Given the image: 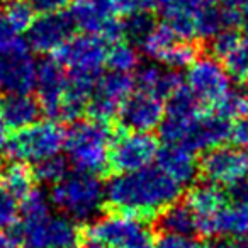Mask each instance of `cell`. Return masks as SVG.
I'll return each mask as SVG.
<instances>
[{
    "label": "cell",
    "mask_w": 248,
    "mask_h": 248,
    "mask_svg": "<svg viewBox=\"0 0 248 248\" xmlns=\"http://www.w3.org/2000/svg\"><path fill=\"white\" fill-rule=\"evenodd\" d=\"M109 45L110 43L100 36L83 32L72 36L55 55L66 68L70 78L95 85L97 78L104 73V66L107 65Z\"/></svg>",
    "instance_id": "4"
},
{
    "label": "cell",
    "mask_w": 248,
    "mask_h": 248,
    "mask_svg": "<svg viewBox=\"0 0 248 248\" xmlns=\"http://www.w3.org/2000/svg\"><path fill=\"white\" fill-rule=\"evenodd\" d=\"M65 140L66 131L58 121H36L11 136L5 153L16 162L36 165L43 160L60 155L65 148Z\"/></svg>",
    "instance_id": "5"
},
{
    "label": "cell",
    "mask_w": 248,
    "mask_h": 248,
    "mask_svg": "<svg viewBox=\"0 0 248 248\" xmlns=\"http://www.w3.org/2000/svg\"><path fill=\"white\" fill-rule=\"evenodd\" d=\"M207 236L219 234L233 240H248V202L228 201L209 221L206 228Z\"/></svg>",
    "instance_id": "17"
},
{
    "label": "cell",
    "mask_w": 248,
    "mask_h": 248,
    "mask_svg": "<svg viewBox=\"0 0 248 248\" xmlns=\"http://www.w3.org/2000/svg\"><path fill=\"white\" fill-rule=\"evenodd\" d=\"M199 58V48L192 39H177V43L169 49L162 63L170 70H184L189 68L196 60Z\"/></svg>",
    "instance_id": "27"
},
{
    "label": "cell",
    "mask_w": 248,
    "mask_h": 248,
    "mask_svg": "<svg viewBox=\"0 0 248 248\" xmlns=\"http://www.w3.org/2000/svg\"><path fill=\"white\" fill-rule=\"evenodd\" d=\"M186 202L194 209L197 221H199V233L204 234L209 221L228 202V194L216 184L207 182L202 186L192 187Z\"/></svg>",
    "instance_id": "20"
},
{
    "label": "cell",
    "mask_w": 248,
    "mask_h": 248,
    "mask_svg": "<svg viewBox=\"0 0 248 248\" xmlns=\"http://www.w3.org/2000/svg\"><path fill=\"white\" fill-rule=\"evenodd\" d=\"M87 236L114 248H155L156 245L155 233L148 221L117 211L90 223Z\"/></svg>",
    "instance_id": "7"
},
{
    "label": "cell",
    "mask_w": 248,
    "mask_h": 248,
    "mask_svg": "<svg viewBox=\"0 0 248 248\" xmlns=\"http://www.w3.org/2000/svg\"><path fill=\"white\" fill-rule=\"evenodd\" d=\"M240 32H238L236 28H226L216 34L213 39H211V51H213V56H216L219 62H223L226 58L228 53L233 49V46L238 43L240 39Z\"/></svg>",
    "instance_id": "34"
},
{
    "label": "cell",
    "mask_w": 248,
    "mask_h": 248,
    "mask_svg": "<svg viewBox=\"0 0 248 248\" xmlns=\"http://www.w3.org/2000/svg\"><path fill=\"white\" fill-rule=\"evenodd\" d=\"M186 85L202 106H214L231 90V75L216 56H199L187 68Z\"/></svg>",
    "instance_id": "11"
},
{
    "label": "cell",
    "mask_w": 248,
    "mask_h": 248,
    "mask_svg": "<svg viewBox=\"0 0 248 248\" xmlns=\"http://www.w3.org/2000/svg\"><path fill=\"white\" fill-rule=\"evenodd\" d=\"M77 29L114 43L123 38V21L117 19L110 0H77L68 9Z\"/></svg>",
    "instance_id": "12"
},
{
    "label": "cell",
    "mask_w": 248,
    "mask_h": 248,
    "mask_svg": "<svg viewBox=\"0 0 248 248\" xmlns=\"http://www.w3.org/2000/svg\"><path fill=\"white\" fill-rule=\"evenodd\" d=\"M0 179L4 180L5 187L12 192V196L16 199H24L32 189H34V170H31L28 167V163L24 162H16L5 167L0 172Z\"/></svg>",
    "instance_id": "23"
},
{
    "label": "cell",
    "mask_w": 248,
    "mask_h": 248,
    "mask_svg": "<svg viewBox=\"0 0 248 248\" xmlns=\"http://www.w3.org/2000/svg\"><path fill=\"white\" fill-rule=\"evenodd\" d=\"M17 236L24 248H82L75 221L49 213L21 216Z\"/></svg>",
    "instance_id": "6"
},
{
    "label": "cell",
    "mask_w": 248,
    "mask_h": 248,
    "mask_svg": "<svg viewBox=\"0 0 248 248\" xmlns=\"http://www.w3.org/2000/svg\"><path fill=\"white\" fill-rule=\"evenodd\" d=\"M156 26H158V22H156L155 16L152 14V11H140L124 17L123 36H126L129 43L140 48Z\"/></svg>",
    "instance_id": "24"
},
{
    "label": "cell",
    "mask_w": 248,
    "mask_h": 248,
    "mask_svg": "<svg viewBox=\"0 0 248 248\" xmlns=\"http://www.w3.org/2000/svg\"><path fill=\"white\" fill-rule=\"evenodd\" d=\"M17 217H19L17 199L5 187L4 180L0 179V230L16 224L17 223Z\"/></svg>",
    "instance_id": "32"
},
{
    "label": "cell",
    "mask_w": 248,
    "mask_h": 248,
    "mask_svg": "<svg viewBox=\"0 0 248 248\" xmlns=\"http://www.w3.org/2000/svg\"><path fill=\"white\" fill-rule=\"evenodd\" d=\"M184 85L186 82H184L182 75L177 73V70H162L153 63L138 66L135 77V87L156 93L165 100Z\"/></svg>",
    "instance_id": "21"
},
{
    "label": "cell",
    "mask_w": 248,
    "mask_h": 248,
    "mask_svg": "<svg viewBox=\"0 0 248 248\" xmlns=\"http://www.w3.org/2000/svg\"><path fill=\"white\" fill-rule=\"evenodd\" d=\"M223 65L230 72L231 77L236 78H247L248 77V34H241L238 43L233 46L226 58L223 60Z\"/></svg>",
    "instance_id": "30"
},
{
    "label": "cell",
    "mask_w": 248,
    "mask_h": 248,
    "mask_svg": "<svg viewBox=\"0 0 248 248\" xmlns=\"http://www.w3.org/2000/svg\"><path fill=\"white\" fill-rule=\"evenodd\" d=\"M177 39H180V38L173 32V29L170 28L167 22H163V24H158L153 29V32L143 41L140 49H141L148 58L160 63L163 60V56L169 53V49L177 43Z\"/></svg>",
    "instance_id": "25"
},
{
    "label": "cell",
    "mask_w": 248,
    "mask_h": 248,
    "mask_svg": "<svg viewBox=\"0 0 248 248\" xmlns=\"http://www.w3.org/2000/svg\"><path fill=\"white\" fill-rule=\"evenodd\" d=\"M199 172L211 184L231 187L245 180L248 172V155L233 146H214L207 150L199 163Z\"/></svg>",
    "instance_id": "13"
},
{
    "label": "cell",
    "mask_w": 248,
    "mask_h": 248,
    "mask_svg": "<svg viewBox=\"0 0 248 248\" xmlns=\"http://www.w3.org/2000/svg\"><path fill=\"white\" fill-rule=\"evenodd\" d=\"M114 133L109 123L99 119H77L66 131V158L75 170L90 173H104L109 167L110 145Z\"/></svg>",
    "instance_id": "2"
},
{
    "label": "cell",
    "mask_w": 248,
    "mask_h": 248,
    "mask_svg": "<svg viewBox=\"0 0 248 248\" xmlns=\"http://www.w3.org/2000/svg\"><path fill=\"white\" fill-rule=\"evenodd\" d=\"M0 248H24V245L19 240L17 234L0 231Z\"/></svg>",
    "instance_id": "41"
},
{
    "label": "cell",
    "mask_w": 248,
    "mask_h": 248,
    "mask_svg": "<svg viewBox=\"0 0 248 248\" xmlns=\"http://www.w3.org/2000/svg\"><path fill=\"white\" fill-rule=\"evenodd\" d=\"M110 2H112V7L117 12V16H124V17L140 11H152V9H155L152 0H110Z\"/></svg>",
    "instance_id": "35"
},
{
    "label": "cell",
    "mask_w": 248,
    "mask_h": 248,
    "mask_svg": "<svg viewBox=\"0 0 248 248\" xmlns=\"http://www.w3.org/2000/svg\"><path fill=\"white\" fill-rule=\"evenodd\" d=\"M247 177H248V172H247ZM247 180H248V179H247Z\"/></svg>",
    "instance_id": "46"
},
{
    "label": "cell",
    "mask_w": 248,
    "mask_h": 248,
    "mask_svg": "<svg viewBox=\"0 0 248 248\" xmlns=\"http://www.w3.org/2000/svg\"><path fill=\"white\" fill-rule=\"evenodd\" d=\"M133 90H135V77L129 73L109 70L97 78L90 93L87 112L93 119L109 123L114 116H119L124 100L128 99Z\"/></svg>",
    "instance_id": "10"
},
{
    "label": "cell",
    "mask_w": 248,
    "mask_h": 248,
    "mask_svg": "<svg viewBox=\"0 0 248 248\" xmlns=\"http://www.w3.org/2000/svg\"><path fill=\"white\" fill-rule=\"evenodd\" d=\"M17 39V32L9 26V22L0 16V49H5Z\"/></svg>",
    "instance_id": "40"
},
{
    "label": "cell",
    "mask_w": 248,
    "mask_h": 248,
    "mask_svg": "<svg viewBox=\"0 0 248 248\" xmlns=\"http://www.w3.org/2000/svg\"><path fill=\"white\" fill-rule=\"evenodd\" d=\"M36 75L38 62L28 43L17 38L9 48L0 49V90L4 93H31Z\"/></svg>",
    "instance_id": "9"
},
{
    "label": "cell",
    "mask_w": 248,
    "mask_h": 248,
    "mask_svg": "<svg viewBox=\"0 0 248 248\" xmlns=\"http://www.w3.org/2000/svg\"><path fill=\"white\" fill-rule=\"evenodd\" d=\"M70 77L56 56H49L38 63L36 92L41 109L49 119L60 121V110L68 89Z\"/></svg>",
    "instance_id": "16"
},
{
    "label": "cell",
    "mask_w": 248,
    "mask_h": 248,
    "mask_svg": "<svg viewBox=\"0 0 248 248\" xmlns=\"http://www.w3.org/2000/svg\"><path fill=\"white\" fill-rule=\"evenodd\" d=\"M34 14L36 12L26 0H7L2 16L9 22V26L17 34H21V32H28V29L31 28V24L34 22Z\"/></svg>",
    "instance_id": "29"
},
{
    "label": "cell",
    "mask_w": 248,
    "mask_h": 248,
    "mask_svg": "<svg viewBox=\"0 0 248 248\" xmlns=\"http://www.w3.org/2000/svg\"><path fill=\"white\" fill-rule=\"evenodd\" d=\"M66 173H68L66 158H63V156H60V155L43 160V162L36 163V167H34L36 180L45 182V184H51V186L60 182Z\"/></svg>",
    "instance_id": "31"
},
{
    "label": "cell",
    "mask_w": 248,
    "mask_h": 248,
    "mask_svg": "<svg viewBox=\"0 0 248 248\" xmlns=\"http://www.w3.org/2000/svg\"><path fill=\"white\" fill-rule=\"evenodd\" d=\"M155 248H201V247L190 236L165 233L160 240H156Z\"/></svg>",
    "instance_id": "37"
},
{
    "label": "cell",
    "mask_w": 248,
    "mask_h": 248,
    "mask_svg": "<svg viewBox=\"0 0 248 248\" xmlns=\"http://www.w3.org/2000/svg\"><path fill=\"white\" fill-rule=\"evenodd\" d=\"M201 248H248V240H233V238H214Z\"/></svg>",
    "instance_id": "39"
},
{
    "label": "cell",
    "mask_w": 248,
    "mask_h": 248,
    "mask_svg": "<svg viewBox=\"0 0 248 248\" xmlns=\"http://www.w3.org/2000/svg\"><path fill=\"white\" fill-rule=\"evenodd\" d=\"M243 82H245V93L248 95V77L247 78H243Z\"/></svg>",
    "instance_id": "45"
},
{
    "label": "cell",
    "mask_w": 248,
    "mask_h": 248,
    "mask_svg": "<svg viewBox=\"0 0 248 248\" xmlns=\"http://www.w3.org/2000/svg\"><path fill=\"white\" fill-rule=\"evenodd\" d=\"M230 28H245L248 24V0H219Z\"/></svg>",
    "instance_id": "33"
},
{
    "label": "cell",
    "mask_w": 248,
    "mask_h": 248,
    "mask_svg": "<svg viewBox=\"0 0 248 248\" xmlns=\"http://www.w3.org/2000/svg\"><path fill=\"white\" fill-rule=\"evenodd\" d=\"M160 152L158 140L152 133L145 131H121L114 136L110 145L109 167L117 173L136 172L150 167Z\"/></svg>",
    "instance_id": "8"
},
{
    "label": "cell",
    "mask_w": 248,
    "mask_h": 248,
    "mask_svg": "<svg viewBox=\"0 0 248 248\" xmlns=\"http://www.w3.org/2000/svg\"><path fill=\"white\" fill-rule=\"evenodd\" d=\"M170 2H172V0H152L153 7H155V9H160V11H162V9L165 7V5H169Z\"/></svg>",
    "instance_id": "44"
},
{
    "label": "cell",
    "mask_w": 248,
    "mask_h": 248,
    "mask_svg": "<svg viewBox=\"0 0 248 248\" xmlns=\"http://www.w3.org/2000/svg\"><path fill=\"white\" fill-rule=\"evenodd\" d=\"M82 248H114V247H110V245H107V243H102V241L90 240V238H89V241H87Z\"/></svg>",
    "instance_id": "43"
},
{
    "label": "cell",
    "mask_w": 248,
    "mask_h": 248,
    "mask_svg": "<svg viewBox=\"0 0 248 248\" xmlns=\"http://www.w3.org/2000/svg\"><path fill=\"white\" fill-rule=\"evenodd\" d=\"M36 14H55L65 11L70 5V0H26Z\"/></svg>",
    "instance_id": "36"
},
{
    "label": "cell",
    "mask_w": 248,
    "mask_h": 248,
    "mask_svg": "<svg viewBox=\"0 0 248 248\" xmlns=\"http://www.w3.org/2000/svg\"><path fill=\"white\" fill-rule=\"evenodd\" d=\"M41 112V104L31 93H5L0 99V117L16 131L34 124Z\"/></svg>",
    "instance_id": "19"
},
{
    "label": "cell",
    "mask_w": 248,
    "mask_h": 248,
    "mask_svg": "<svg viewBox=\"0 0 248 248\" xmlns=\"http://www.w3.org/2000/svg\"><path fill=\"white\" fill-rule=\"evenodd\" d=\"M140 65V55L135 45L129 41H114L107 51V66L114 72L131 73Z\"/></svg>",
    "instance_id": "26"
},
{
    "label": "cell",
    "mask_w": 248,
    "mask_h": 248,
    "mask_svg": "<svg viewBox=\"0 0 248 248\" xmlns=\"http://www.w3.org/2000/svg\"><path fill=\"white\" fill-rule=\"evenodd\" d=\"M160 228L165 233L192 236L199 231V221L187 202H175L160 214Z\"/></svg>",
    "instance_id": "22"
},
{
    "label": "cell",
    "mask_w": 248,
    "mask_h": 248,
    "mask_svg": "<svg viewBox=\"0 0 248 248\" xmlns=\"http://www.w3.org/2000/svg\"><path fill=\"white\" fill-rule=\"evenodd\" d=\"M182 186L158 165L117 173L106 184V202L112 211L150 221L177 202Z\"/></svg>",
    "instance_id": "1"
},
{
    "label": "cell",
    "mask_w": 248,
    "mask_h": 248,
    "mask_svg": "<svg viewBox=\"0 0 248 248\" xmlns=\"http://www.w3.org/2000/svg\"><path fill=\"white\" fill-rule=\"evenodd\" d=\"M163 117H165V99L138 87H135L119 110L121 124L131 131H153L160 128Z\"/></svg>",
    "instance_id": "14"
},
{
    "label": "cell",
    "mask_w": 248,
    "mask_h": 248,
    "mask_svg": "<svg viewBox=\"0 0 248 248\" xmlns=\"http://www.w3.org/2000/svg\"><path fill=\"white\" fill-rule=\"evenodd\" d=\"M77 29L70 12H55L43 14L28 29V45L32 51L41 55H55L66 41L73 36Z\"/></svg>",
    "instance_id": "15"
},
{
    "label": "cell",
    "mask_w": 248,
    "mask_h": 248,
    "mask_svg": "<svg viewBox=\"0 0 248 248\" xmlns=\"http://www.w3.org/2000/svg\"><path fill=\"white\" fill-rule=\"evenodd\" d=\"M156 163L182 187L192 184L199 173V163L194 156V152L180 145H167L160 148Z\"/></svg>",
    "instance_id": "18"
},
{
    "label": "cell",
    "mask_w": 248,
    "mask_h": 248,
    "mask_svg": "<svg viewBox=\"0 0 248 248\" xmlns=\"http://www.w3.org/2000/svg\"><path fill=\"white\" fill-rule=\"evenodd\" d=\"M53 206L73 221L90 219L106 202V186L99 175L90 172H68L51 187Z\"/></svg>",
    "instance_id": "3"
},
{
    "label": "cell",
    "mask_w": 248,
    "mask_h": 248,
    "mask_svg": "<svg viewBox=\"0 0 248 248\" xmlns=\"http://www.w3.org/2000/svg\"><path fill=\"white\" fill-rule=\"evenodd\" d=\"M213 110L228 121H236L248 117V95L240 90H228L219 100L213 106Z\"/></svg>",
    "instance_id": "28"
},
{
    "label": "cell",
    "mask_w": 248,
    "mask_h": 248,
    "mask_svg": "<svg viewBox=\"0 0 248 248\" xmlns=\"http://www.w3.org/2000/svg\"><path fill=\"white\" fill-rule=\"evenodd\" d=\"M9 126L5 124V121L0 117V155L7 152L9 141H11V136H9Z\"/></svg>",
    "instance_id": "42"
},
{
    "label": "cell",
    "mask_w": 248,
    "mask_h": 248,
    "mask_svg": "<svg viewBox=\"0 0 248 248\" xmlns=\"http://www.w3.org/2000/svg\"><path fill=\"white\" fill-rule=\"evenodd\" d=\"M230 141L234 143L236 146L248 148V117H241V119L233 121Z\"/></svg>",
    "instance_id": "38"
}]
</instances>
